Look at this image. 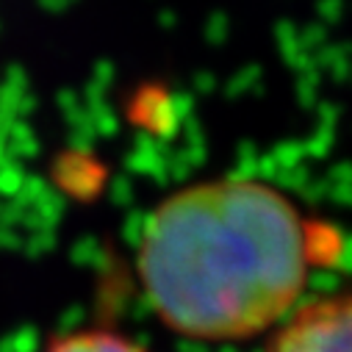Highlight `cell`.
I'll return each mask as SVG.
<instances>
[{
  "label": "cell",
  "instance_id": "obj_1",
  "mask_svg": "<svg viewBox=\"0 0 352 352\" xmlns=\"http://www.w3.org/2000/svg\"><path fill=\"white\" fill-rule=\"evenodd\" d=\"M341 255V230L283 189L214 178L172 192L150 211L136 270L164 327L228 344L272 336Z\"/></svg>",
  "mask_w": 352,
  "mask_h": 352
},
{
  "label": "cell",
  "instance_id": "obj_3",
  "mask_svg": "<svg viewBox=\"0 0 352 352\" xmlns=\"http://www.w3.org/2000/svg\"><path fill=\"white\" fill-rule=\"evenodd\" d=\"M45 352H147L133 338L114 330H75L56 338Z\"/></svg>",
  "mask_w": 352,
  "mask_h": 352
},
{
  "label": "cell",
  "instance_id": "obj_2",
  "mask_svg": "<svg viewBox=\"0 0 352 352\" xmlns=\"http://www.w3.org/2000/svg\"><path fill=\"white\" fill-rule=\"evenodd\" d=\"M267 352H352V292L308 297L270 336Z\"/></svg>",
  "mask_w": 352,
  "mask_h": 352
}]
</instances>
